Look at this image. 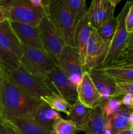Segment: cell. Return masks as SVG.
Listing matches in <instances>:
<instances>
[{
	"instance_id": "1",
	"label": "cell",
	"mask_w": 133,
	"mask_h": 134,
	"mask_svg": "<svg viewBox=\"0 0 133 134\" xmlns=\"http://www.w3.org/2000/svg\"><path fill=\"white\" fill-rule=\"evenodd\" d=\"M41 100L30 96L9 77L3 79L0 89L1 119L9 121L14 118L34 119Z\"/></svg>"
},
{
	"instance_id": "2",
	"label": "cell",
	"mask_w": 133,
	"mask_h": 134,
	"mask_svg": "<svg viewBox=\"0 0 133 134\" xmlns=\"http://www.w3.org/2000/svg\"><path fill=\"white\" fill-rule=\"evenodd\" d=\"M45 14L66 44L75 47L74 34L78 23L70 12L66 0H44Z\"/></svg>"
},
{
	"instance_id": "3",
	"label": "cell",
	"mask_w": 133,
	"mask_h": 134,
	"mask_svg": "<svg viewBox=\"0 0 133 134\" xmlns=\"http://www.w3.org/2000/svg\"><path fill=\"white\" fill-rule=\"evenodd\" d=\"M23 54L20 59L23 69L44 81L50 71L57 66L53 59L44 50L22 44Z\"/></svg>"
},
{
	"instance_id": "4",
	"label": "cell",
	"mask_w": 133,
	"mask_h": 134,
	"mask_svg": "<svg viewBox=\"0 0 133 134\" xmlns=\"http://www.w3.org/2000/svg\"><path fill=\"white\" fill-rule=\"evenodd\" d=\"M0 6L6 9L10 22L38 26L45 16L44 8L34 7L29 0H1Z\"/></svg>"
},
{
	"instance_id": "5",
	"label": "cell",
	"mask_w": 133,
	"mask_h": 134,
	"mask_svg": "<svg viewBox=\"0 0 133 134\" xmlns=\"http://www.w3.org/2000/svg\"><path fill=\"white\" fill-rule=\"evenodd\" d=\"M7 75L17 86L33 98L41 100L43 97L52 94L43 80L28 73L21 66L10 71Z\"/></svg>"
},
{
	"instance_id": "6",
	"label": "cell",
	"mask_w": 133,
	"mask_h": 134,
	"mask_svg": "<svg viewBox=\"0 0 133 134\" xmlns=\"http://www.w3.org/2000/svg\"><path fill=\"white\" fill-rule=\"evenodd\" d=\"M57 66L77 88L86 71L81 63L78 49L75 47L66 44L59 56Z\"/></svg>"
},
{
	"instance_id": "7",
	"label": "cell",
	"mask_w": 133,
	"mask_h": 134,
	"mask_svg": "<svg viewBox=\"0 0 133 134\" xmlns=\"http://www.w3.org/2000/svg\"><path fill=\"white\" fill-rule=\"evenodd\" d=\"M130 1H127L117 16L118 23L113 39L110 44L109 48L102 62L97 68H104L109 66L118 57L123 50L129 34L127 32L125 26V18L129 10Z\"/></svg>"
},
{
	"instance_id": "8",
	"label": "cell",
	"mask_w": 133,
	"mask_h": 134,
	"mask_svg": "<svg viewBox=\"0 0 133 134\" xmlns=\"http://www.w3.org/2000/svg\"><path fill=\"white\" fill-rule=\"evenodd\" d=\"M44 82L52 94L63 97L70 103L78 100L77 88L58 66L47 74Z\"/></svg>"
},
{
	"instance_id": "9",
	"label": "cell",
	"mask_w": 133,
	"mask_h": 134,
	"mask_svg": "<svg viewBox=\"0 0 133 134\" xmlns=\"http://www.w3.org/2000/svg\"><path fill=\"white\" fill-rule=\"evenodd\" d=\"M38 27L44 51L53 59L57 66L59 56L66 43L46 14Z\"/></svg>"
},
{
	"instance_id": "10",
	"label": "cell",
	"mask_w": 133,
	"mask_h": 134,
	"mask_svg": "<svg viewBox=\"0 0 133 134\" xmlns=\"http://www.w3.org/2000/svg\"><path fill=\"white\" fill-rule=\"evenodd\" d=\"M110 43L103 40L95 29L92 28L87 47L85 69L89 72L97 68L109 48Z\"/></svg>"
},
{
	"instance_id": "11",
	"label": "cell",
	"mask_w": 133,
	"mask_h": 134,
	"mask_svg": "<svg viewBox=\"0 0 133 134\" xmlns=\"http://www.w3.org/2000/svg\"><path fill=\"white\" fill-rule=\"evenodd\" d=\"M78 99L89 108L101 105L104 101L95 87L88 71H85L80 82L77 86Z\"/></svg>"
},
{
	"instance_id": "12",
	"label": "cell",
	"mask_w": 133,
	"mask_h": 134,
	"mask_svg": "<svg viewBox=\"0 0 133 134\" xmlns=\"http://www.w3.org/2000/svg\"><path fill=\"white\" fill-rule=\"evenodd\" d=\"M115 8L108 0H92L87 9L91 27L97 30L104 22L113 16Z\"/></svg>"
},
{
	"instance_id": "13",
	"label": "cell",
	"mask_w": 133,
	"mask_h": 134,
	"mask_svg": "<svg viewBox=\"0 0 133 134\" xmlns=\"http://www.w3.org/2000/svg\"><path fill=\"white\" fill-rule=\"evenodd\" d=\"M10 22L12 28L22 44L44 51L38 26L21 22L10 21Z\"/></svg>"
},
{
	"instance_id": "14",
	"label": "cell",
	"mask_w": 133,
	"mask_h": 134,
	"mask_svg": "<svg viewBox=\"0 0 133 134\" xmlns=\"http://www.w3.org/2000/svg\"><path fill=\"white\" fill-rule=\"evenodd\" d=\"M91 30L92 27L87 12L77 23L74 34V44L78 49L80 59L83 67H85L86 64L87 47Z\"/></svg>"
},
{
	"instance_id": "15",
	"label": "cell",
	"mask_w": 133,
	"mask_h": 134,
	"mask_svg": "<svg viewBox=\"0 0 133 134\" xmlns=\"http://www.w3.org/2000/svg\"><path fill=\"white\" fill-rule=\"evenodd\" d=\"M0 45L19 60L23 56L22 43L12 28L9 20L0 23Z\"/></svg>"
},
{
	"instance_id": "16",
	"label": "cell",
	"mask_w": 133,
	"mask_h": 134,
	"mask_svg": "<svg viewBox=\"0 0 133 134\" xmlns=\"http://www.w3.org/2000/svg\"><path fill=\"white\" fill-rule=\"evenodd\" d=\"M89 73L104 102L111 98H117L116 82L97 69H92Z\"/></svg>"
},
{
	"instance_id": "17",
	"label": "cell",
	"mask_w": 133,
	"mask_h": 134,
	"mask_svg": "<svg viewBox=\"0 0 133 134\" xmlns=\"http://www.w3.org/2000/svg\"><path fill=\"white\" fill-rule=\"evenodd\" d=\"M107 119L104 116L101 105L91 109L86 124L78 129V132L87 134H105Z\"/></svg>"
},
{
	"instance_id": "18",
	"label": "cell",
	"mask_w": 133,
	"mask_h": 134,
	"mask_svg": "<svg viewBox=\"0 0 133 134\" xmlns=\"http://www.w3.org/2000/svg\"><path fill=\"white\" fill-rule=\"evenodd\" d=\"M7 122L16 127L22 134H55L52 130L37 122L34 119L14 118Z\"/></svg>"
},
{
	"instance_id": "19",
	"label": "cell",
	"mask_w": 133,
	"mask_h": 134,
	"mask_svg": "<svg viewBox=\"0 0 133 134\" xmlns=\"http://www.w3.org/2000/svg\"><path fill=\"white\" fill-rule=\"evenodd\" d=\"M60 117L59 113L52 109L46 103L41 100L37 109L34 120L44 128L52 130L53 124Z\"/></svg>"
},
{
	"instance_id": "20",
	"label": "cell",
	"mask_w": 133,
	"mask_h": 134,
	"mask_svg": "<svg viewBox=\"0 0 133 134\" xmlns=\"http://www.w3.org/2000/svg\"><path fill=\"white\" fill-rule=\"evenodd\" d=\"M132 111L123 105L117 113L107 119L110 122L113 134H117L121 131L132 128L133 126L129 122V115Z\"/></svg>"
},
{
	"instance_id": "21",
	"label": "cell",
	"mask_w": 133,
	"mask_h": 134,
	"mask_svg": "<svg viewBox=\"0 0 133 134\" xmlns=\"http://www.w3.org/2000/svg\"><path fill=\"white\" fill-rule=\"evenodd\" d=\"M103 74L116 82H133V69L119 67L96 68Z\"/></svg>"
},
{
	"instance_id": "22",
	"label": "cell",
	"mask_w": 133,
	"mask_h": 134,
	"mask_svg": "<svg viewBox=\"0 0 133 134\" xmlns=\"http://www.w3.org/2000/svg\"><path fill=\"white\" fill-rule=\"evenodd\" d=\"M91 111V108L85 106L78 99L72 105L67 119L75 123L78 131V129L86 123Z\"/></svg>"
},
{
	"instance_id": "23",
	"label": "cell",
	"mask_w": 133,
	"mask_h": 134,
	"mask_svg": "<svg viewBox=\"0 0 133 134\" xmlns=\"http://www.w3.org/2000/svg\"><path fill=\"white\" fill-rule=\"evenodd\" d=\"M41 100L46 103L52 109L57 112L64 113L67 115V116L70 113L72 105L63 97L55 94L43 97Z\"/></svg>"
},
{
	"instance_id": "24",
	"label": "cell",
	"mask_w": 133,
	"mask_h": 134,
	"mask_svg": "<svg viewBox=\"0 0 133 134\" xmlns=\"http://www.w3.org/2000/svg\"><path fill=\"white\" fill-rule=\"evenodd\" d=\"M118 18L114 16L106 21L96 30L102 39L108 43H111L117 27Z\"/></svg>"
},
{
	"instance_id": "25",
	"label": "cell",
	"mask_w": 133,
	"mask_h": 134,
	"mask_svg": "<svg viewBox=\"0 0 133 134\" xmlns=\"http://www.w3.org/2000/svg\"><path fill=\"white\" fill-rule=\"evenodd\" d=\"M52 131L55 134H76L78 132L75 123L61 117L55 122Z\"/></svg>"
},
{
	"instance_id": "26",
	"label": "cell",
	"mask_w": 133,
	"mask_h": 134,
	"mask_svg": "<svg viewBox=\"0 0 133 134\" xmlns=\"http://www.w3.org/2000/svg\"><path fill=\"white\" fill-rule=\"evenodd\" d=\"M0 61L7 74L20 66L19 60L0 45ZM8 76V75H7Z\"/></svg>"
},
{
	"instance_id": "27",
	"label": "cell",
	"mask_w": 133,
	"mask_h": 134,
	"mask_svg": "<svg viewBox=\"0 0 133 134\" xmlns=\"http://www.w3.org/2000/svg\"><path fill=\"white\" fill-rule=\"evenodd\" d=\"M123 106L119 98H113L104 101L101 105V109L107 119L117 113Z\"/></svg>"
},
{
	"instance_id": "28",
	"label": "cell",
	"mask_w": 133,
	"mask_h": 134,
	"mask_svg": "<svg viewBox=\"0 0 133 134\" xmlns=\"http://www.w3.org/2000/svg\"><path fill=\"white\" fill-rule=\"evenodd\" d=\"M66 1L70 12L78 22L87 12L86 0H66Z\"/></svg>"
},
{
	"instance_id": "29",
	"label": "cell",
	"mask_w": 133,
	"mask_h": 134,
	"mask_svg": "<svg viewBox=\"0 0 133 134\" xmlns=\"http://www.w3.org/2000/svg\"><path fill=\"white\" fill-rule=\"evenodd\" d=\"M133 64V48L130 50L122 52L120 53L118 57L115 60L110 67H117L121 65ZM108 67V66H107Z\"/></svg>"
},
{
	"instance_id": "30",
	"label": "cell",
	"mask_w": 133,
	"mask_h": 134,
	"mask_svg": "<svg viewBox=\"0 0 133 134\" xmlns=\"http://www.w3.org/2000/svg\"><path fill=\"white\" fill-rule=\"evenodd\" d=\"M117 98H120L126 94H133V82H116Z\"/></svg>"
},
{
	"instance_id": "31",
	"label": "cell",
	"mask_w": 133,
	"mask_h": 134,
	"mask_svg": "<svg viewBox=\"0 0 133 134\" xmlns=\"http://www.w3.org/2000/svg\"><path fill=\"white\" fill-rule=\"evenodd\" d=\"M126 30L129 34L133 31V1H130L129 10L125 18Z\"/></svg>"
},
{
	"instance_id": "32",
	"label": "cell",
	"mask_w": 133,
	"mask_h": 134,
	"mask_svg": "<svg viewBox=\"0 0 133 134\" xmlns=\"http://www.w3.org/2000/svg\"><path fill=\"white\" fill-rule=\"evenodd\" d=\"M121 99L123 105L133 110V94H125L123 96Z\"/></svg>"
},
{
	"instance_id": "33",
	"label": "cell",
	"mask_w": 133,
	"mask_h": 134,
	"mask_svg": "<svg viewBox=\"0 0 133 134\" xmlns=\"http://www.w3.org/2000/svg\"><path fill=\"white\" fill-rule=\"evenodd\" d=\"M2 121L3 122L4 125H5V129H6V132L7 134H22L16 127L12 125L11 124H10L8 122L5 121V120H2Z\"/></svg>"
},
{
	"instance_id": "34",
	"label": "cell",
	"mask_w": 133,
	"mask_h": 134,
	"mask_svg": "<svg viewBox=\"0 0 133 134\" xmlns=\"http://www.w3.org/2000/svg\"><path fill=\"white\" fill-rule=\"evenodd\" d=\"M132 48H133V31L131 33V34H130L129 35L128 39L127 40H126V43H125V47H124V48L122 51V52H125V51H128V50H130Z\"/></svg>"
},
{
	"instance_id": "35",
	"label": "cell",
	"mask_w": 133,
	"mask_h": 134,
	"mask_svg": "<svg viewBox=\"0 0 133 134\" xmlns=\"http://www.w3.org/2000/svg\"><path fill=\"white\" fill-rule=\"evenodd\" d=\"M7 20H9L7 11L5 8L0 6V23Z\"/></svg>"
},
{
	"instance_id": "36",
	"label": "cell",
	"mask_w": 133,
	"mask_h": 134,
	"mask_svg": "<svg viewBox=\"0 0 133 134\" xmlns=\"http://www.w3.org/2000/svg\"><path fill=\"white\" fill-rule=\"evenodd\" d=\"M29 1L34 7L44 8L43 0H29Z\"/></svg>"
},
{
	"instance_id": "37",
	"label": "cell",
	"mask_w": 133,
	"mask_h": 134,
	"mask_svg": "<svg viewBox=\"0 0 133 134\" xmlns=\"http://www.w3.org/2000/svg\"><path fill=\"white\" fill-rule=\"evenodd\" d=\"M0 134H7L5 129V126L1 119H0Z\"/></svg>"
},
{
	"instance_id": "38",
	"label": "cell",
	"mask_w": 133,
	"mask_h": 134,
	"mask_svg": "<svg viewBox=\"0 0 133 134\" xmlns=\"http://www.w3.org/2000/svg\"><path fill=\"white\" fill-rule=\"evenodd\" d=\"M117 134H133V127L131 128H129V129L121 131Z\"/></svg>"
},
{
	"instance_id": "39",
	"label": "cell",
	"mask_w": 133,
	"mask_h": 134,
	"mask_svg": "<svg viewBox=\"0 0 133 134\" xmlns=\"http://www.w3.org/2000/svg\"><path fill=\"white\" fill-rule=\"evenodd\" d=\"M6 77H8V76L7 75L2 74V73H0V89H1V85H2L3 81V79H5Z\"/></svg>"
},
{
	"instance_id": "40",
	"label": "cell",
	"mask_w": 133,
	"mask_h": 134,
	"mask_svg": "<svg viewBox=\"0 0 133 134\" xmlns=\"http://www.w3.org/2000/svg\"><path fill=\"white\" fill-rule=\"evenodd\" d=\"M119 68H129V69H133V64H126V65H121L119 66H117Z\"/></svg>"
},
{
	"instance_id": "41",
	"label": "cell",
	"mask_w": 133,
	"mask_h": 134,
	"mask_svg": "<svg viewBox=\"0 0 133 134\" xmlns=\"http://www.w3.org/2000/svg\"><path fill=\"white\" fill-rule=\"evenodd\" d=\"M109 2H110L112 5H113L114 7H116V5L121 1V0H108Z\"/></svg>"
},
{
	"instance_id": "42",
	"label": "cell",
	"mask_w": 133,
	"mask_h": 134,
	"mask_svg": "<svg viewBox=\"0 0 133 134\" xmlns=\"http://www.w3.org/2000/svg\"><path fill=\"white\" fill-rule=\"evenodd\" d=\"M129 122L133 126V111L129 115Z\"/></svg>"
},
{
	"instance_id": "43",
	"label": "cell",
	"mask_w": 133,
	"mask_h": 134,
	"mask_svg": "<svg viewBox=\"0 0 133 134\" xmlns=\"http://www.w3.org/2000/svg\"><path fill=\"white\" fill-rule=\"evenodd\" d=\"M0 72H1V73H5V74H6V75H7V74L6 71H5V69H4V68H3V67L2 64H1V61H0Z\"/></svg>"
},
{
	"instance_id": "44",
	"label": "cell",
	"mask_w": 133,
	"mask_h": 134,
	"mask_svg": "<svg viewBox=\"0 0 133 134\" xmlns=\"http://www.w3.org/2000/svg\"><path fill=\"white\" fill-rule=\"evenodd\" d=\"M0 119H1V111H0Z\"/></svg>"
},
{
	"instance_id": "45",
	"label": "cell",
	"mask_w": 133,
	"mask_h": 134,
	"mask_svg": "<svg viewBox=\"0 0 133 134\" xmlns=\"http://www.w3.org/2000/svg\"><path fill=\"white\" fill-rule=\"evenodd\" d=\"M0 73H2V74H5V73H1V72H0ZM5 75H6V74H5Z\"/></svg>"
},
{
	"instance_id": "46",
	"label": "cell",
	"mask_w": 133,
	"mask_h": 134,
	"mask_svg": "<svg viewBox=\"0 0 133 134\" xmlns=\"http://www.w3.org/2000/svg\"><path fill=\"white\" fill-rule=\"evenodd\" d=\"M1 1V0H0V1Z\"/></svg>"
},
{
	"instance_id": "47",
	"label": "cell",
	"mask_w": 133,
	"mask_h": 134,
	"mask_svg": "<svg viewBox=\"0 0 133 134\" xmlns=\"http://www.w3.org/2000/svg\"><path fill=\"white\" fill-rule=\"evenodd\" d=\"M43 1H44V0H43Z\"/></svg>"
}]
</instances>
